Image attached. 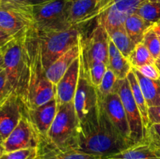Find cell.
<instances>
[{
    "label": "cell",
    "mask_w": 160,
    "mask_h": 159,
    "mask_svg": "<svg viewBox=\"0 0 160 159\" xmlns=\"http://www.w3.org/2000/svg\"><path fill=\"white\" fill-rule=\"evenodd\" d=\"M134 144L114 126L98 97L97 105L79 122L74 149L104 159Z\"/></svg>",
    "instance_id": "obj_1"
},
{
    "label": "cell",
    "mask_w": 160,
    "mask_h": 159,
    "mask_svg": "<svg viewBox=\"0 0 160 159\" xmlns=\"http://www.w3.org/2000/svg\"><path fill=\"white\" fill-rule=\"evenodd\" d=\"M28 53V77L22 98L27 109L42 105L56 97V85L46 76L41 44L34 26L25 33Z\"/></svg>",
    "instance_id": "obj_2"
},
{
    "label": "cell",
    "mask_w": 160,
    "mask_h": 159,
    "mask_svg": "<svg viewBox=\"0 0 160 159\" xmlns=\"http://www.w3.org/2000/svg\"><path fill=\"white\" fill-rule=\"evenodd\" d=\"M0 48L4 69L13 92L23 98L28 77V53L25 33Z\"/></svg>",
    "instance_id": "obj_3"
},
{
    "label": "cell",
    "mask_w": 160,
    "mask_h": 159,
    "mask_svg": "<svg viewBox=\"0 0 160 159\" xmlns=\"http://www.w3.org/2000/svg\"><path fill=\"white\" fill-rule=\"evenodd\" d=\"M79 128V119L73 101L58 107L55 119L48 130L45 141L40 146L59 150L74 149Z\"/></svg>",
    "instance_id": "obj_4"
},
{
    "label": "cell",
    "mask_w": 160,
    "mask_h": 159,
    "mask_svg": "<svg viewBox=\"0 0 160 159\" xmlns=\"http://www.w3.org/2000/svg\"><path fill=\"white\" fill-rule=\"evenodd\" d=\"M82 29L83 26H74L62 31H38L36 30L45 70H47L56 59L78 45L83 34Z\"/></svg>",
    "instance_id": "obj_5"
},
{
    "label": "cell",
    "mask_w": 160,
    "mask_h": 159,
    "mask_svg": "<svg viewBox=\"0 0 160 159\" xmlns=\"http://www.w3.org/2000/svg\"><path fill=\"white\" fill-rule=\"evenodd\" d=\"M72 0H50L33 6L34 27L38 31H62L72 27L69 21Z\"/></svg>",
    "instance_id": "obj_6"
},
{
    "label": "cell",
    "mask_w": 160,
    "mask_h": 159,
    "mask_svg": "<svg viewBox=\"0 0 160 159\" xmlns=\"http://www.w3.org/2000/svg\"><path fill=\"white\" fill-rule=\"evenodd\" d=\"M109 44L107 31L98 23L87 37L84 38L81 34L79 40L80 62L88 71L98 62L108 64Z\"/></svg>",
    "instance_id": "obj_7"
},
{
    "label": "cell",
    "mask_w": 160,
    "mask_h": 159,
    "mask_svg": "<svg viewBox=\"0 0 160 159\" xmlns=\"http://www.w3.org/2000/svg\"><path fill=\"white\" fill-rule=\"evenodd\" d=\"M34 24L33 6L2 0L0 5V29L17 37Z\"/></svg>",
    "instance_id": "obj_8"
},
{
    "label": "cell",
    "mask_w": 160,
    "mask_h": 159,
    "mask_svg": "<svg viewBox=\"0 0 160 159\" xmlns=\"http://www.w3.org/2000/svg\"><path fill=\"white\" fill-rule=\"evenodd\" d=\"M116 92L120 97L130 127V137L133 143H135L145 140V131L143 121L138 107L133 97L128 77L118 80Z\"/></svg>",
    "instance_id": "obj_9"
},
{
    "label": "cell",
    "mask_w": 160,
    "mask_h": 159,
    "mask_svg": "<svg viewBox=\"0 0 160 159\" xmlns=\"http://www.w3.org/2000/svg\"><path fill=\"white\" fill-rule=\"evenodd\" d=\"M41 142L40 136L25 112L18 125L3 141L2 146L5 152H12L28 148H39Z\"/></svg>",
    "instance_id": "obj_10"
},
{
    "label": "cell",
    "mask_w": 160,
    "mask_h": 159,
    "mask_svg": "<svg viewBox=\"0 0 160 159\" xmlns=\"http://www.w3.org/2000/svg\"><path fill=\"white\" fill-rule=\"evenodd\" d=\"M73 102L79 122L87 116L98 102L97 88L92 84L88 76V71L81 62L79 80Z\"/></svg>",
    "instance_id": "obj_11"
},
{
    "label": "cell",
    "mask_w": 160,
    "mask_h": 159,
    "mask_svg": "<svg viewBox=\"0 0 160 159\" xmlns=\"http://www.w3.org/2000/svg\"><path fill=\"white\" fill-rule=\"evenodd\" d=\"M113 0H72L69 21L72 26H84L96 20L112 4Z\"/></svg>",
    "instance_id": "obj_12"
},
{
    "label": "cell",
    "mask_w": 160,
    "mask_h": 159,
    "mask_svg": "<svg viewBox=\"0 0 160 159\" xmlns=\"http://www.w3.org/2000/svg\"><path fill=\"white\" fill-rule=\"evenodd\" d=\"M26 112V108L21 98L15 92L0 104V134L3 140L20 123Z\"/></svg>",
    "instance_id": "obj_13"
},
{
    "label": "cell",
    "mask_w": 160,
    "mask_h": 159,
    "mask_svg": "<svg viewBox=\"0 0 160 159\" xmlns=\"http://www.w3.org/2000/svg\"><path fill=\"white\" fill-rule=\"evenodd\" d=\"M57 109L56 98L42 105L26 108L27 116L40 136L42 142L45 141L46 139L48 130L57 113Z\"/></svg>",
    "instance_id": "obj_14"
},
{
    "label": "cell",
    "mask_w": 160,
    "mask_h": 159,
    "mask_svg": "<svg viewBox=\"0 0 160 159\" xmlns=\"http://www.w3.org/2000/svg\"><path fill=\"white\" fill-rule=\"evenodd\" d=\"M80 75V58L75 59L56 85L57 107L73 101Z\"/></svg>",
    "instance_id": "obj_15"
},
{
    "label": "cell",
    "mask_w": 160,
    "mask_h": 159,
    "mask_svg": "<svg viewBox=\"0 0 160 159\" xmlns=\"http://www.w3.org/2000/svg\"><path fill=\"white\" fill-rule=\"evenodd\" d=\"M100 100L102 101L105 111L114 126L125 138L132 142L130 137V127L128 118L120 95L117 92H113L103 99L100 98Z\"/></svg>",
    "instance_id": "obj_16"
},
{
    "label": "cell",
    "mask_w": 160,
    "mask_h": 159,
    "mask_svg": "<svg viewBox=\"0 0 160 159\" xmlns=\"http://www.w3.org/2000/svg\"><path fill=\"white\" fill-rule=\"evenodd\" d=\"M80 55V45L73 46L65 54L56 59L46 70V76L54 85H56L73 61Z\"/></svg>",
    "instance_id": "obj_17"
},
{
    "label": "cell",
    "mask_w": 160,
    "mask_h": 159,
    "mask_svg": "<svg viewBox=\"0 0 160 159\" xmlns=\"http://www.w3.org/2000/svg\"><path fill=\"white\" fill-rule=\"evenodd\" d=\"M106 158L116 159H160V148L156 147L146 140L130 147L128 149Z\"/></svg>",
    "instance_id": "obj_18"
},
{
    "label": "cell",
    "mask_w": 160,
    "mask_h": 159,
    "mask_svg": "<svg viewBox=\"0 0 160 159\" xmlns=\"http://www.w3.org/2000/svg\"><path fill=\"white\" fill-rule=\"evenodd\" d=\"M108 69L112 70L118 80H123L132 70L128 58L123 56L113 42L109 39Z\"/></svg>",
    "instance_id": "obj_19"
},
{
    "label": "cell",
    "mask_w": 160,
    "mask_h": 159,
    "mask_svg": "<svg viewBox=\"0 0 160 159\" xmlns=\"http://www.w3.org/2000/svg\"><path fill=\"white\" fill-rule=\"evenodd\" d=\"M148 108L160 105V79L152 80L132 68Z\"/></svg>",
    "instance_id": "obj_20"
},
{
    "label": "cell",
    "mask_w": 160,
    "mask_h": 159,
    "mask_svg": "<svg viewBox=\"0 0 160 159\" xmlns=\"http://www.w3.org/2000/svg\"><path fill=\"white\" fill-rule=\"evenodd\" d=\"M39 159H102L76 149L59 150L42 145L39 147Z\"/></svg>",
    "instance_id": "obj_21"
},
{
    "label": "cell",
    "mask_w": 160,
    "mask_h": 159,
    "mask_svg": "<svg viewBox=\"0 0 160 159\" xmlns=\"http://www.w3.org/2000/svg\"><path fill=\"white\" fill-rule=\"evenodd\" d=\"M153 25L136 12L128 16L124 23L128 36L135 45L142 41L145 34Z\"/></svg>",
    "instance_id": "obj_22"
},
{
    "label": "cell",
    "mask_w": 160,
    "mask_h": 159,
    "mask_svg": "<svg viewBox=\"0 0 160 159\" xmlns=\"http://www.w3.org/2000/svg\"><path fill=\"white\" fill-rule=\"evenodd\" d=\"M128 80L129 81L130 87H131V91H132L134 99L135 101L136 104H137L138 107L139 111H140L142 121H143L144 128H145V135H146V131L148 128L149 127L150 125L149 118H148V106L147 104L143 93H142V90H141L137 78H136L135 75H134L133 70H131L129 74L128 75Z\"/></svg>",
    "instance_id": "obj_23"
},
{
    "label": "cell",
    "mask_w": 160,
    "mask_h": 159,
    "mask_svg": "<svg viewBox=\"0 0 160 159\" xmlns=\"http://www.w3.org/2000/svg\"><path fill=\"white\" fill-rule=\"evenodd\" d=\"M128 17V14L117 9L112 3L110 6L96 19V22L100 23L106 31L109 32L124 26Z\"/></svg>",
    "instance_id": "obj_24"
},
{
    "label": "cell",
    "mask_w": 160,
    "mask_h": 159,
    "mask_svg": "<svg viewBox=\"0 0 160 159\" xmlns=\"http://www.w3.org/2000/svg\"><path fill=\"white\" fill-rule=\"evenodd\" d=\"M107 33L109 39L113 42L119 51L123 56L128 58L136 45L128 36L125 26H120Z\"/></svg>",
    "instance_id": "obj_25"
},
{
    "label": "cell",
    "mask_w": 160,
    "mask_h": 159,
    "mask_svg": "<svg viewBox=\"0 0 160 159\" xmlns=\"http://www.w3.org/2000/svg\"><path fill=\"white\" fill-rule=\"evenodd\" d=\"M132 68H138L147 64H155L156 59L142 42L137 44L128 57Z\"/></svg>",
    "instance_id": "obj_26"
},
{
    "label": "cell",
    "mask_w": 160,
    "mask_h": 159,
    "mask_svg": "<svg viewBox=\"0 0 160 159\" xmlns=\"http://www.w3.org/2000/svg\"><path fill=\"white\" fill-rule=\"evenodd\" d=\"M136 13L152 24L160 21V2H151L149 0H144Z\"/></svg>",
    "instance_id": "obj_27"
},
{
    "label": "cell",
    "mask_w": 160,
    "mask_h": 159,
    "mask_svg": "<svg viewBox=\"0 0 160 159\" xmlns=\"http://www.w3.org/2000/svg\"><path fill=\"white\" fill-rule=\"evenodd\" d=\"M117 82H118V79L117 78L116 75L114 74L112 70L108 69L105 73V76L99 87L97 88L99 98L103 99L109 94L116 92Z\"/></svg>",
    "instance_id": "obj_28"
},
{
    "label": "cell",
    "mask_w": 160,
    "mask_h": 159,
    "mask_svg": "<svg viewBox=\"0 0 160 159\" xmlns=\"http://www.w3.org/2000/svg\"><path fill=\"white\" fill-rule=\"evenodd\" d=\"M142 42L156 60L160 55V41L152 28L145 33Z\"/></svg>",
    "instance_id": "obj_29"
},
{
    "label": "cell",
    "mask_w": 160,
    "mask_h": 159,
    "mask_svg": "<svg viewBox=\"0 0 160 159\" xmlns=\"http://www.w3.org/2000/svg\"><path fill=\"white\" fill-rule=\"evenodd\" d=\"M38 155V148H28L12 152H4L0 156V159H37Z\"/></svg>",
    "instance_id": "obj_30"
},
{
    "label": "cell",
    "mask_w": 160,
    "mask_h": 159,
    "mask_svg": "<svg viewBox=\"0 0 160 159\" xmlns=\"http://www.w3.org/2000/svg\"><path fill=\"white\" fill-rule=\"evenodd\" d=\"M107 70V64L104 63V62H98L89 69L88 76L94 87H95L96 88L99 87Z\"/></svg>",
    "instance_id": "obj_31"
},
{
    "label": "cell",
    "mask_w": 160,
    "mask_h": 159,
    "mask_svg": "<svg viewBox=\"0 0 160 159\" xmlns=\"http://www.w3.org/2000/svg\"><path fill=\"white\" fill-rule=\"evenodd\" d=\"M12 92H13V90L9 84L4 69L2 71L0 72V104H2Z\"/></svg>",
    "instance_id": "obj_32"
},
{
    "label": "cell",
    "mask_w": 160,
    "mask_h": 159,
    "mask_svg": "<svg viewBox=\"0 0 160 159\" xmlns=\"http://www.w3.org/2000/svg\"><path fill=\"white\" fill-rule=\"evenodd\" d=\"M145 140L160 148V124H150L146 131Z\"/></svg>",
    "instance_id": "obj_33"
},
{
    "label": "cell",
    "mask_w": 160,
    "mask_h": 159,
    "mask_svg": "<svg viewBox=\"0 0 160 159\" xmlns=\"http://www.w3.org/2000/svg\"><path fill=\"white\" fill-rule=\"evenodd\" d=\"M134 69L137 70L139 73H142L145 77L152 80L160 79L159 72L156 67V64H147V65H144L142 66Z\"/></svg>",
    "instance_id": "obj_34"
},
{
    "label": "cell",
    "mask_w": 160,
    "mask_h": 159,
    "mask_svg": "<svg viewBox=\"0 0 160 159\" xmlns=\"http://www.w3.org/2000/svg\"><path fill=\"white\" fill-rule=\"evenodd\" d=\"M148 118L150 124H160V105L148 108Z\"/></svg>",
    "instance_id": "obj_35"
},
{
    "label": "cell",
    "mask_w": 160,
    "mask_h": 159,
    "mask_svg": "<svg viewBox=\"0 0 160 159\" xmlns=\"http://www.w3.org/2000/svg\"><path fill=\"white\" fill-rule=\"evenodd\" d=\"M14 37H15L7 34V33L5 32L4 31L0 29V48H2L3 46H5L7 43H9L10 41H12V39L14 38Z\"/></svg>",
    "instance_id": "obj_36"
},
{
    "label": "cell",
    "mask_w": 160,
    "mask_h": 159,
    "mask_svg": "<svg viewBox=\"0 0 160 159\" xmlns=\"http://www.w3.org/2000/svg\"><path fill=\"white\" fill-rule=\"evenodd\" d=\"M7 1H11V2H14L22 3V4L34 6H37V5L42 4V3L50 1V0H7Z\"/></svg>",
    "instance_id": "obj_37"
},
{
    "label": "cell",
    "mask_w": 160,
    "mask_h": 159,
    "mask_svg": "<svg viewBox=\"0 0 160 159\" xmlns=\"http://www.w3.org/2000/svg\"><path fill=\"white\" fill-rule=\"evenodd\" d=\"M153 31L156 32V34H157L158 37H159V41H160V21L158 22V23H155L152 26Z\"/></svg>",
    "instance_id": "obj_38"
},
{
    "label": "cell",
    "mask_w": 160,
    "mask_h": 159,
    "mask_svg": "<svg viewBox=\"0 0 160 159\" xmlns=\"http://www.w3.org/2000/svg\"><path fill=\"white\" fill-rule=\"evenodd\" d=\"M3 70H4V65H3L2 57V55L0 53V72L2 71Z\"/></svg>",
    "instance_id": "obj_39"
},
{
    "label": "cell",
    "mask_w": 160,
    "mask_h": 159,
    "mask_svg": "<svg viewBox=\"0 0 160 159\" xmlns=\"http://www.w3.org/2000/svg\"><path fill=\"white\" fill-rule=\"evenodd\" d=\"M155 64H156V67H157L158 70H159V74H160V60H159V59H156Z\"/></svg>",
    "instance_id": "obj_40"
},
{
    "label": "cell",
    "mask_w": 160,
    "mask_h": 159,
    "mask_svg": "<svg viewBox=\"0 0 160 159\" xmlns=\"http://www.w3.org/2000/svg\"><path fill=\"white\" fill-rule=\"evenodd\" d=\"M4 152V148H3V146L2 145V146H0V156H1Z\"/></svg>",
    "instance_id": "obj_41"
},
{
    "label": "cell",
    "mask_w": 160,
    "mask_h": 159,
    "mask_svg": "<svg viewBox=\"0 0 160 159\" xmlns=\"http://www.w3.org/2000/svg\"><path fill=\"white\" fill-rule=\"evenodd\" d=\"M3 141H4V140H3L1 134H0V146H2V143H3Z\"/></svg>",
    "instance_id": "obj_42"
},
{
    "label": "cell",
    "mask_w": 160,
    "mask_h": 159,
    "mask_svg": "<svg viewBox=\"0 0 160 159\" xmlns=\"http://www.w3.org/2000/svg\"><path fill=\"white\" fill-rule=\"evenodd\" d=\"M151 2H160V0H149Z\"/></svg>",
    "instance_id": "obj_43"
},
{
    "label": "cell",
    "mask_w": 160,
    "mask_h": 159,
    "mask_svg": "<svg viewBox=\"0 0 160 159\" xmlns=\"http://www.w3.org/2000/svg\"><path fill=\"white\" fill-rule=\"evenodd\" d=\"M2 0H0V5H1V3H2Z\"/></svg>",
    "instance_id": "obj_44"
},
{
    "label": "cell",
    "mask_w": 160,
    "mask_h": 159,
    "mask_svg": "<svg viewBox=\"0 0 160 159\" xmlns=\"http://www.w3.org/2000/svg\"><path fill=\"white\" fill-rule=\"evenodd\" d=\"M104 159H116V158H104Z\"/></svg>",
    "instance_id": "obj_45"
},
{
    "label": "cell",
    "mask_w": 160,
    "mask_h": 159,
    "mask_svg": "<svg viewBox=\"0 0 160 159\" xmlns=\"http://www.w3.org/2000/svg\"><path fill=\"white\" fill-rule=\"evenodd\" d=\"M158 59H159V60H160V55H159V58H158Z\"/></svg>",
    "instance_id": "obj_46"
},
{
    "label": "cell",
    "mask_w": 160,
    "mask_h": 159,
    "mask_svg": "<svg viewBox=\"0 0 160 159\" xmlns=\"http://www.w3.org/2000/svg\"><path fill=\"white\" fill-rule=\"evenodd\" d=\"M37 159H39V158H38H38H37Z\"/></svg>",
    "instance_id": "obj_47"
}]
</instances>
